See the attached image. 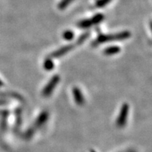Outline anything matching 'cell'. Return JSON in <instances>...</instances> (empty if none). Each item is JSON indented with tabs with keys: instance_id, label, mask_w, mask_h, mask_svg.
I'll return each instance as SVG.
<instances>
[{
	"instance_id": "obj_2",
	"label": "cell",
	"mask_w": 152,
	"mask_h": 152,
	"mask_svg": "<svg viewBox=\"0 0 152 152\" xmlns=\"http://www.w3.org/2000/svg\"><path fill=\"white\" fill-rule=\"evenodd\" d=\"M74 45L73 44H70V45H66V46L62 47H61L60 49H57L56 51H55L51 54V57L52 58H58V57H61L62 56H64V54H67L68 52H69L70 51L72 50L74 48Z\"/></svg>"
},
{
	"instance_id": "obj_5",
	"label": "cell",
	"mask_w": 152,
	"mask_h": 152,
	"mask_svg": "<svg viewBox=\"0 0 152 152\" xmlns=\"http://www.w3.org/2000/svg\"><path fill=\"white\" fill-rule=\"evenodd\" d=\"M104 19V14H96V15H94L92 18H91V20H92L93 25H96V24L99 23L100 22H102Z\"/></svg>"
},
{
	"instance_id": "obj_7",
	"label": "cell",
	"mask_w": 152,
	"mask_h": 152,
	"mask_svg": "<svg viewBox=\"0 0 152 152\" xmlns=\"http://www.w3.org/2000/svg\"><path fill=\"white\" fill-rule=\"evenodd\" d=\"M63 37L66 40H72L74 38V33L72 30H66L64 33H63Z\"/></svg>"
},
{
	"instance_id": "obj_8",
	"label": "cell",
	"mask_w": 152,
	"mask_h": 152,
	"mask_svg": "<svg viewBox=\"0 0 152 152\" xmlns=\"http://www.w3.org/2000/svg\"><path fill=\"white\" fill-rule=\"evenodd\" d=\"M44 68H45V69L47 70V71H50V70L53 69V68H54V63H53L51 58H47V59L45 61Z\"/></svg>"
},
{
	"instance_id": "obj_4",
	"label": "cell",
	"mask_w": 152,
	"mask_h": 152,
	"mask_svg": "<svg viewBox=\"0 0 152 152\" xmlns=\"http://www.w3.org/2000/svg\"><path fill=\"white\" fill-rule=\"evenodd\" d=\"M93 26V23L91 20V19H85V20H81L79 22L78 26L83 29H86V28H90L91 26Z\"/></svg>"
},
{
	"instance_id": "obj_6",
	"label": "cell",
	"mask_w": 152,
	"mask_h": 152,
	"mask_svg": "<svg viewBox=\"0 0 152 152\" xmlns=\"http://www.w3.org/2000/svg\"><path fill=\"white\" fill-rule=\"evenodd\" d=\"M89 36H90V32H86V33L82 34V35L78 37V39H77L75 45H81V44H83L85 40H86L87 38L89 37Z\"/></svg>"
},
{
	"instance_id": "obj_9",
	"label": "cell",
	"mask_w": 152,
	"mask_h": 152,
	"mask_svg": "<svg viewBox=\"0 0 152 152\" xmlns=\"http://www.w3.org/2000/svg\"><path fill=\"white\" fill-rule=\"evenodd\" d=\"M72 1L73 0H61V1L58 4V9L61 10L65 9L72 2Z\"/></svg>"
},
{
	"instance_id": "obj_10",
	"label": "cell",
	"mask_w": 152,
	"mask_h": 152,
	"mask_svg": "<svg viewBox=\"0 0 152 152\" xmlns=\"http://www.w3.org/2000/svg\"><path fill=\"white\" fill-rule=\"evenodd\" d=\"M111 0H97L96 2V7L101 8V7H104V6L108 4Z\"/></svg>"
},
{
	"instance_id": "obj_1",
	"label": "cell",
	"mask_w": 152,
	"mask_h": 152,
	"mask_svg": "<svg viewBox=\"0 0 152 152\" xmlns=\"http://www.w3.org/2000/svg\"><path fill=\"white\" fill-rule=\"evenodd\" d=\"M131 33L128 30L121 32V33H115V34H111V35H99L98 37L92 42V45L96 46L99 44L104 43V42H114V41H121L124 39H128L130 37Z\"/></svg>"
},
{
	"instance_id": "obj_3",
	"label": "cell",
	"mask_w": 152,
	"mask_h": 152,
	"mask_svg": "<svg viewBox=\"0 0 152 152\" xmlns=\"http://www.w3.org/2000/svg\"><path fill=\"white\" fill-rule=\"evenodd\" d=\"M121 52V48L118 46H111L104 49V54L105 55H113Z\"/></svg>"
}]
</instances>
